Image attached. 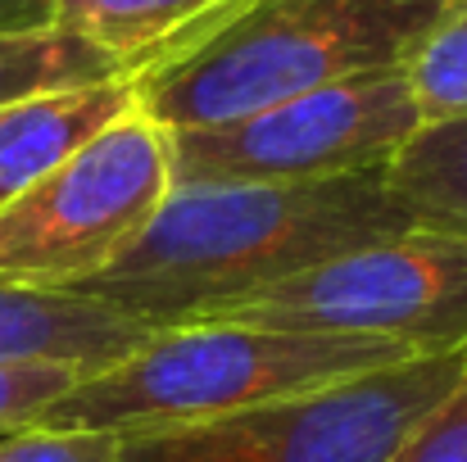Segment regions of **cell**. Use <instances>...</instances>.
I'll return each instance as SVG.
<instances>
[{
    "label": "cell",
    "mask_w": 467,
    "mask_h": 462,
    "mask_svg": "<svg viewBox=\"0 0 467 462\" xmlns=\"http://www.w3.org/2000/svg\"><path fill=\"white\" fill-rule=\"evenodd\" d=\"M409 227L381 172L305 186H172L141 241L78 295L163 331Z\"/></svg>",
    "instance_id": "1"
},
{
    "label": "cell",
    "mask_w": 467,
    "mask_h": 462,
    "mask_svg": "<svg viewBox=\"0 0 467 462\" xmlns=\"http://www.w3.org/2000/svg\"><path fill=\"white\" fill-rule=\"evenodd\" d=\"M467 0H245L209 36L132 77L163 132L218 128L322 87L404 68Z\"/></svg>",
    "instance_id": "2"
},
{
    "label": "cell",
    "mask_w": 467,
    "mask_h": 462,
    "mask_svg": "<svg viewBox=\"0 0 467 462\" xmlns=\"http://www.w3.org/2000/svg\"><path fill=\"white\" fill-rule=\"evenodd\" d=\"M404 358L418 354L386 340L309 335L250 322H182L155 331L128 358L82 376L36 417V426L105 431L119 440L168 436L368 376Z\"/></svg>",
    "instance_id": "3"
},
{
    "label": "cell",
    "mask_w": 467,
    "mask_h": 462,
    "mask_svg": "<svg viewBox=\"0 0 467 462\" xmlns=\"http://www.w3.org/2000/svg\"><path fill=\"white\" fill-rule=\"evenodd\" d=\"M168 190V132L128 109L0 209V286L78 295L141 241Z\"/></svg>",
    "instance_id": "4"
},
{
    "label": "cell",
    "mask_w": 467,
    "mask_h": 462,
    "mask_svg": "<svg viewBox=\"0 0 467 462\" xmlns=\"http://www.w3.org/2000/svg\"><path fill=\"white\" fill-rule=\"evenodd\" d=\"M191 322L386 340L413 354L467 349V241L409 227L254 295L204 308Z\"/></svg>",
    "instance_id": "5"
},
{
    "label": "cell",
    "mask_w": 467,
    "mask_h": 462,
    "mask_svg": "<svg viewBox=\"0 0 467 462\" xmlns=\"http://www.w3.org/2000/svg\"><path fill=\"white\" fill-rule=\"evenodd\" d=\"M463 372L467 349L418 354L241 417L123 440L119 462H390Z\"/></svg>",
    "instance_id": "6"
},
{
    "label": "cell",
    "mask_w": 467,
    "mask_h": 462,
    "mask_svg": "<svg viewBox=\"0 0 467 462\" xmlns=\"http://www.w3.org/2000/svg\"><path fill=\"white\" fill-rule=\"evenodd\" d=\"M418 128L404 68L368 73L218 128L168 132L172 186H305L381 172Z\"/></svg>",
    "instance_id": "7"
},
{
    "label": "cell",
    "mask_w": 467,
    "mask_h": 462,
    "mask_svg": "<svg viewBox=\"0 0 467 462\" xmlns=\"http://www.w3.org/2000/svg\"><path fill=\"white\" fill-rule=\"evenodd\" d=\"M150 335L155 326L91 295L0 286V363H59L91 376Z\"/></svg>",
    "instance_id": "8"
},
{
    "label": "cell",
    "mask_w": 467,
    "mask_h": 462,
    "mask_svg": "<svg viewBox=\"0 0 467 462\" xmlns=\"http://www.w3.org/2000/svg\"><path fill=\"white\" fill-rule=\"evenodd\" d=\"M137 109L132 77L27 96L0 109V209L32 181L55 172L68 154L100 137L114 118Z\"/></svg>",
    "instance_id": "9"
},
{
    "label": "cell",
    "mask_w": 467,
    "mask_h": 462,
    "mask_svg": "<svg viewBox=\"0 0 467 462\" xmlns=\"http://www.w3.org/2000/svg\"><path fill=\"white\" fill-rule=\"evenodd\" d=\"M245 0H55L59 32L105 50L128 77L182 55Z\"/></svg>",
    "instance_id": "10"
},
{
    "label": "cell",
    "mask_w": 467,
    "mask_h": 462,
    "mask_svg": "<svg viewBox=\"0 0 467 462\" xmlns=\"http://www.w3.org/2000/svg\"><path fill=\"white\" fill-rule=\"evenodd\" d=\"M381 177L418 231L467 241V118L418 128Z\"/></svg>",
    "instance_id": "11"
},
{
    "label": "cell",
    "mask_w": 467,
    "mask_h": 462,
    "mask_svg": "<svg viewBox=\"0 0 467 462\" xmlns=\"http://www.w3.org/2000/svg\"><path fill=\"white\" fill-rule=\"evenodd\" d=\"M128 77L105 50L46 27V32H0V109L27 96L68 91V87H96Z\"/></svg>",
    "instance_id": "12"
},
{
    "label": "cell",
    "mask_w": 467,
    "mask_h": 462,
    "mask_svg": "<svg viewBox=\"0 0 467 462\" xmlns=\"http://www.w3.org/2000/svg\"><path fill=\"white\" fill-rule=\"evenodd\" d=\"M413 105L427 123L467 118V5H459L404 64Z\"/></svg>",
    "instance_id": "13"
},
{
    "label": "cell",
    "mask_w": 467,
    "mask_h": 462,
    "mask_svg": "<svg viewBox=\"0 0 467 462\" xmlns=\"http://www.w3.org/2000/svg\"><path fill=\"white\" fill-rule=\"evenodd\" d=\"M78 381L82 372L59 363H0V436L36 426V417Z\"/></svg>",
    "instance_id": "14"
},
{
    "label": "cell",
    "mask_w": 467,
    "mask_h": 462,
    "mask_svg": "<svg viewBox=\"0 0 467 462\" xmlns=\"http://www.w3.org/2000/svg\"><path fill=\"white\" fill-rule=\"evenodd\" d=\"M123 440L105 431H46L27 426L0 436V462H119Z\"/></svg>",
    "instance_id": "15"
},
{
    "label": "cell",
    "mask_w": 467,
    "mask_h": 462,
    "mask_svg": "<svg viewBox=\"0 0 467 462\" xmlns=\"http://www.w3.org/2000/svg\"><path fill=\"white\" fill-rule=\"evenodd\" d=\"M390 462H467V372L463 381L418 422Z\"/></svg>",
    "instance_id": "16"
},
{
    "label": "cell",
    "mask_w": 467,
    "mask_h": 462,
    "mask_svg": "<svg viewBox=\"0 0 467 462\" xmlns=\"http://www.w3.org/2000/svg\"><path fill=\"white\" fill-rule=\"evenodd\" d=\"M55 23V0H0V32H46Z\"/></svg>",
    "instance_id": "17"
}]
</instances>
